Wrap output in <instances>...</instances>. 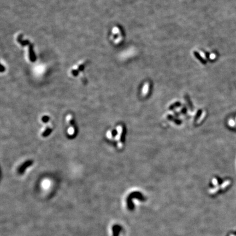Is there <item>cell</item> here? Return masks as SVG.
I'll list each match as a JSON object with an SVG mask.
<instances>
[{"label": "cell", "instance_id": "cell-1", "mask_svg": "<svg viewBox=\"0 0 236 236\" xmlns=\"http://www.w3.org/2000/svg\"><path fill=\"white\" fill-rule=\"evenodd\" d=\"M66 121L68 125V133L71 136H73L76 133V126L75 120L71 114H68L66 116Z\"/></svg>", "mask_w": 236, "mask_h": 236}, {"label": "cell", "instance_id": "cell-2", "mask_svg": "<svg viewBox=\"0 0 236 236\" xmlns=\"http://www.w3.org/2000/svg\"><path fill=\"white\" fill-rule=\"evenodd\" d=\"M53 126L51 123H48L46 124L43 126L42 130V132H41L42 136L44 137L48 136L50 134L52 131H53Z\"/></svg>", "mask_w": 236, "mask_h": 236}, {"label": "cell", "instance_id": "cell-3", "mask_svg": "<svg viewBox=\"0 0 236 236\" xmlns=\"http://www.w3.org/2000/svg\"><path fill=\"white\" fill-rule=\"evenodd\" d=\"M32 164V161L29 160V161H26L25 162H24L22 166H21V167L19 168V171L21 173H23L24 171H25L26 168H27L29 166H30Z\"/></svg>", "mask_w": 236, "mask_h": 236}, {"label": "cell", "instance_id": "cell-4", "mask_svg": "<svg viewBox=\"0 0 236 236\" xmlns=\"http://www.w3.org/2000/svg\"><path fill=\"white\" fill-rule=\"evenodd\" d=\"M134 50L133 49H128L127 50H126V51H125L124 53H123L124 55H123V57L124 58H126V57H128V56H132V55L134 54Z\"/></svg>", "mask_w": 236, "mask_h": 236}, {"label": "cell", "instance_id": "cell-5", "mask_svg": "<svg viewBox=\"0 0 236 236\" xmlns=\"http://www.w3.org/2000/svg\"><path fill=\"white\" fill-rule=\"evenodd\" d=\"M229 125H230L232 127H233L235 125V123H234V121L233 120H230V121H229Z\"/></svg>", "mask_w": 236, "mask_h": 236}]
</instances>
